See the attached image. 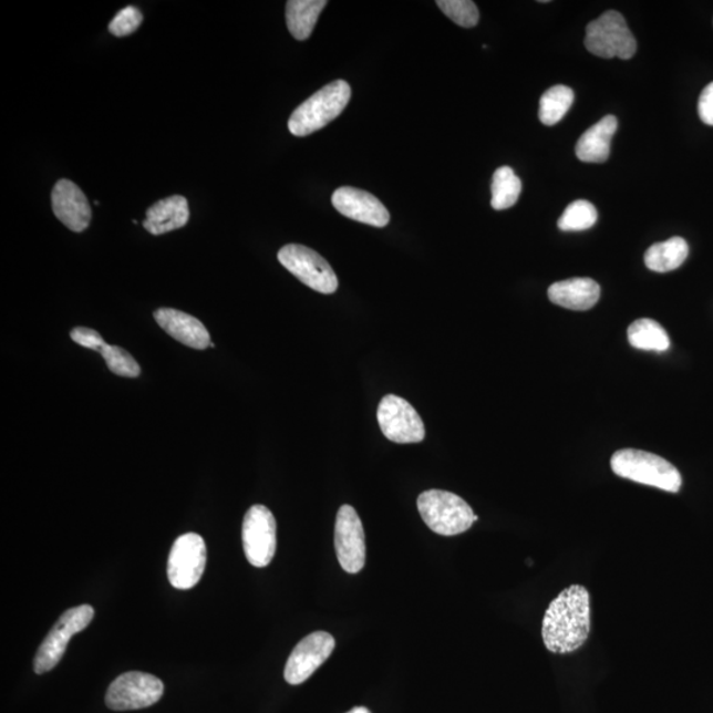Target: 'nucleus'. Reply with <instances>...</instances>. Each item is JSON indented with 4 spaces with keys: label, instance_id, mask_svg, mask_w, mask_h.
<instances>
[{
    "label": "nucleus",
    "instance_id": "1",
    "mask_svg": "<svg viewBox=\"0 0 713 713\" xmlns=\"http://www.w3.org/2000/svg\"><path fill=\"white\" fill-rule=\"evenodd\" d=\"M591 634V596L588 589L574 585L561 591L548 606L541 639L554 654H571L585 647Z\"/></svg>",
    "mask_w": 713,
    "mask_h": 713
},
{
    "label": "nucleus",
    "instance_id": "2",
    "mask_svg": "<svg viewBox=\"0 0 713 713\" xmlns=\"http://www.w3.org/2000/svg\"><path fill=\"white\" fill-rule=\"evenodd\" d=\"M610 468L619 477L664 492L678 493L682 488V476L675 466L650 452L617 451L610 458Z\"/></svg>",
    "mask_w": 713,
    "mask_h": 713
},
{
    "label": "nucleus",
    "instance_id": "3",
    "mask_svg": "<svg viewBox=\"0 0 713 713\" xmlns=\"http://www.w3.org/2000/svg\"><path fill=\"white\" fill-rule=\"evenodd\" d=\"M351 97L352 91L348 82L335 80L294 110L288 121V128L294 136L317 133L344 112Z\"/></svg>",
    "mask_w": 713,
    "mask_h": 713
},
{
    "label": "nucleus",
    "instance_id": "4",
    "mask_svg": "<svg viewBox=\"0 0 713 713\" xmlns=\"http://www.w3.org/2000/svg\"><path fill=\"white\" fill-rule=\"evenodd\" d=\"M417 510L430 529L443 537L468 531L478 517L455 493L432 489L417 498Z\"/></svg>",
    "mask_w": 713,
    "mask_h": 713
},
{
    "label": "nucleus",
    "instance_id": "5",
    "mask_svg": "<svg viewBox=\"0 0 713 713\" xmlns=\"http://www.w3.org/2000/svg\"><path fill=\"white\" fill-rule=\"evenodd\" d=\"M588 52L601 59H632L637 41L630 32L626 18L617 11H607L587 25L585 40Z\"/></svg>",
    "mask_w": 713,
    "mask_h": 713
},
{
    "label": "nucleus",
    "instance_id": "6",
    "mask_svg": "<svg viewBox=\"0 0 713 713\" xmlns=\"http://www.w3.org/2000/svg\"><path fill=\"white\" fill-rule=\"evenodd\" d=\"M93 617L94 609L87 604L68 609L40 644L33 662L35 673L41 675L56 668L72 637L91 626Z\"/></svg>",
    "mask_w": 713,
    "mask_h": 713
},
{
    "label": "nucleus",
    "instance_id": "7",
    "mask_svg": "<svg viewBox=\"0 0 713 713\" xmlns=\"http://www.w3.org/2000/svg\"><path fill=\"white\" fill-rule=\"evenodd\" d=\"M280 265L313 291L331 294L338 291L339 279L319 252L303 245H287L278 252Z\"/></svg>",
    "mask_w": 713,
    "mask_h": 713
},
{
    "label": "nucleus",
    "instance_id": "8",
    "mask_svg": "<svg viewBox=\"0 0 713 713\" xmlns=\"http://www.w3.org/2000/svg\"><path fill=\"white\" fill-rule=\"evenodd\" d=\"M205 566L207 546L200 535L188 533L175 540L167 565V575L173 587L182 591L194 588L202 580Z\"/></svg>",
    "mask_w": 713,
    "mask_h": 713
},
{
    "label": "nucleus",
    "instance_id": "9",
    "mask_svg": "<svg viewBox=\"0 0 713 713\" xmlns=\"http://www.w3.org/2000/svg\"><path fill=\"white\" fill-rule=\"evenodd\" d=\"M242 544L246 559L257 568L271 564L277 551V520L264 505L250 507L244 518Z\"/></svg>",
    "mask_w": 713,
    "mask_h": 713
},
{
    "label": "nucleus",
    "instance_id": "10",
    "mask_svg": "<svg viewBox=\"0 0 713 713\" xmlns=\"http://www.w3.org/2000/svg\"><path fill=\"white\" fill-rule=\"evenodd\" d=\"M163 694L164 684L159 678L132 671L110 684L106 705L113 711L142 710L159 702Z\"/></svg>",
    "mask_w": 713,
    "mask_h": 713
},
{
    "label": "nucleus",
    "instance_id": "11",
    "mask_svg": "<svg viewBox=\"0 0 713 713\" xmlns=\"http://www.w3.org/2000/svg\"><path fill=\"white\" fill-rule=\"evenodd\" d=\"M380 427L390 442L397 444L421 443L426 436V427L420 414L401 396L393 394L382 397L379 406Z\"/></svg>",
    "mask_w": 713,
    "mask_h": 713
},
{
    "label": "nucleus",
    "instance_id": "12",
    "mask_svg": "<svg viewBox=\"0 0 713 713\" xmlns=\"http://www.w3.org/2000/svg\"><path fill=\"white\" fill-rule=\"evenodd\" d=\"M334 547L342 570L359 574L366 564L365 531L351 505L340 507L334 527Z\"/></svg>",
    "mask_w": 713,
    "mask_h": 713
},
{
    "label": "nucleus",
    "instance_id": "13",
    "mask_svg": "<svg viewBox=\"0 0 713 713\" xmlns=\"http://www.w3.org/2000/svg\"><path fill=\"white\" fill-rule=\"evenodd\" d=\"M335 641L327 632H314L301 640L288 658L285 679L298 685L310 679L322 663L333 653Z\"/></svg>",
    "mask_w": 713,
    "mask_h": 713
},
{
    "label": "nucleus",
    "instance_id": "14",
    "mask_svg": "<svg viewBox=\"0 0 713 713\" xmlns=\"http://www.w3.org/2000/svg\"><path fill=\"white\" fill-rule=\"evenodd\" d=\"M332 204L342 216L356 223L385 228L390 223V214L385 205L369 192L342 187L334 192Z\"/></svg>",
    "mask_w": 713,
    "mask_h": 713
},
{
    "label": "nucleus",
    "instance_id": "15",
    "mask_svg": "<svg viewBox=\"0 0 713 713\" xmlns=\"http://www.w3.org/2000/svg\"><path fill=\"white\" fill-rule=\"evenodd\" d=\"M52 209L68 229L81 232L87 229L92 221V208L87 198L71 180H60L52 190Z\"/></svg>",
    "mask_w": 713,
    "mask_h": 713
},
{
    "label": "nucleus",
    "instance_id": "16",
    "mask_svg": "<svg viewBox=\"0 0 713 713\" xmlns=\"http://www.w3.org/2000/svg\"><path fill=\"white\" fill-rule=\"evenodd\" d=\"M154 318L170 338L184 345L203 351L211 344L208 329L200 320L188 313L173 310V308H161L155 311Z\"/></svg>",
    "mask_w": 713,
    "mask_h": 713
},
{
    "label": "nucleus",
    "instance_id": "17",
    "mask_svg": "<svg viewBox=\"0 0 713 713\" xmlns=\"http://www.w3.org/2000/svg\"><path fill=\"white\" fill-rule=\"evenodd\" d=\"M547 293L554 304L572 311H588L598 303L601 290L593 279L574 278L554 283Z\"/></svg>",
    "mask_w": 713,
    "mask_h": 713
},
{
    "label": "nucleus",
    "instance_id": "18",
    "mask_svg": "<svg viewBox=\"0 0 713 713\" xmlns=\"http://www.w3.org/2000/svg\"><path fill=\"white\" fill-rule=\"evenodd\" d=\"M146 217L143 228L151 235L162 236L182 229L189 221L187 198L178 195L163 198L149 207Z\"/></svg>",
    "mask_w": 713,
    "mask_h": 713
},
{
    "label": "nucleus",
    "instance_id": "19",
    "mask_svg": "<svg viewBox=\"0 0 713 713\" xmlns=\"http://www.w3.org/2000/svg\"><path fill=\"white\" fill-rule=\"evenodd\" d=\"M619 127L614 115H607L587 130L576 144V156L585 163H604L610 155V142Z\"/></svg>",
    "mask_w": 713,
    "mask_h": 713
},
{
    "label": "nucleus",
    "instance_id": "20",
    "mask_svg": "<svg viewBox=\"0 0 713 713\" xmlns=\"http://www.w3.org/2000/svg\"><path fill=\"white\" fill-rule=\"evenodd\" d=\"M327 4L326 0H290L287 2L286 20L291 35L300 41L310 38L320 13Z\"/></svg>",
    "mask_w": 713,
    "mask_h": 713
},
{
    "label": "nucleus",
    "instance_id": "21",
    "mask_svg": "<svg viewBox=\"0 0 713 713\" xmlns=\"http://www.w3.org/2000/svg\"><path fill=\"white\" fill-rule=\"evenodd\" d=\"M689 257V245L681 237L655 244L644 254V265L655 272H670L679 269Z\"/></svg>",
    "mask_w": 713,
    "mask_h": 713
},
{
    "label": "nucleus",
    "instance_id": "22",
    "mask_svg": "<svg viewBox=\"0 0 713 713\" xmlns=\"http://www.w3.org/2000/svg\"><path fill=\"white\" fill-rule=\"evenodd\" d=\"M629 344L641 351L666 352L670 348L668 332L660 322L651 319H640L628 329Z\"/></svg>",
    "mask_w": 713,
    "mask_h": 713
},
{
    "label": "nucleus",
    "instance_id": "23",
    "mask_svg": "<svg viewBox=\"0 0 713 713\" xmlns=\"http://www.w3.org/2000/svg\"><path fill=\"white\" fill-rule=\"evenodd\" d=\"M575 94L571 87L557 85L548 89L539 102V120L546 126L557 125L571 108Z\"/></svg>",
    "mask_w": 713,
    "mask_h": 713
},
{
    "label": "nucleus",
    "instance_id": "24",
    "mask_svg": "<svg viewBox=\"0 0 713 713\" xmlns=\"http://www.w3.org/2000/svg\"><path fill=\"white\" fill-rule=\"evenodd\" d=\"M523 183L510 167H500L493 175L492 183V207L496 210H505L517 204Z\"/></svg>",
    "mask_w": 713,
    "mask_h": 713
},
{
    "label": "nucleus",
    "instance_id": "25",
    "mask_svg": "<svg viewBox=\"0 0 713 713\" xmlns=\"http://www.w3.org/2000/svg\"><path fill=\"white\" fill-rule=\"evenodd\" d=\"M598 210L593 204L578 200L568 205L565 214L559 218L558 226L564 231H582L591 229L598 223Z\"/></svg>",
    "mask_w": 713,
    "mask_h": 713
},
{
    "label": "nucleus",
    "instance_id": "26",
    "mask_svg": "<svg viewBox=\"0 0 713 713\" xmlns=\"http://www.w3.org/2000/svg\"><path fill=\"white\" fill-rule=\"evenodd\" d=\"M100 353L104 356L110 372L115 375L136 379L141 374L140 363L125 349L106 344Z\"/></svg>",
    "mask_w": 713,
    "mask_h": 713
},
{
    "label": "nucleus",
    "instance_id": "27",
    "mask_svg": "<svg viewBox=\"0 0 713 713\" xmlns=\"http://www.w3.org/2000/svg\"><path fill=\"white\" fill-rule=\"evenodd\" d=\"M436 4L452 22L464 29H472L478 23L479 12L471 0H437Z\"/></svg>",
    "mask_w": 713,
    "mask_h": 713
},
{
    "label": "nucleus",
    "instance_id": "28",
    "mask_svg": "<svg viewBox=\"0 0 713 713\" xmlns=\"http://www.w3.org/2000/svg\"><path fill=\"white\" fill-rule=\"evenodd\" d=\"M143 22V16L140 9L128 6L126 9L116 13L112 23L108 24V31L116 38L132 35Z\"/></svg>",
    "mask_w": 713,
    "mask_h": 713
},
{
    "label": "nucleus",
    "instance_id": "29",
    "mask_svg": "<svg viewBox=\"0 0 713 713\" xmlns=\"http://www.w3.org/2000/svg\"><path fill=\"white\" fill-rule=\"evenodd\" d=\"M71 338L75 344L99 353L101 352V349L106 345L104 338L91 328H74L71 332Z\"/></svg>",
    "mask_w": 713,
    "mask_h": 713
},
{
    "label": "nucleus",
    "instance_id": "30",
    "mask_svg": "<svg viewBox=\"0 0 713 713\" xmlns=\"http://www.w3.org/2000/svg\"><path fill=\"white\" fill-rule=\"evenodd\" d=\"M699 116L705 125L713 126V82L704 87V91L699 99Z\"/></svg>",
    "mask_w": 713,
    "mask_h": 713
},
{
    "label": "nucleus",
    "instance_id": "31",
    "mask_svg": "<svg viewBox=\"0 0 713 713\" xmlns=\"http://www.w3.org/2000/svg\"><path fill=\"white\" fill-rule=\"evenodd\" d=\"M347 713H372L366 707H354Z\"/></svg>",
    "mask_w": 713,
    "mask_h": 713
}]
</instances>
